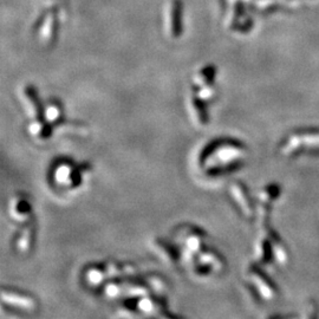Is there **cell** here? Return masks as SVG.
Segmentation results:
<instances>
[{
	"label": "cell",
	"mask_w": 319,
	"mask_h": 319,
	"mask_svg": "<svg viewBox=\"0 0 319 319\" xmlns=\"http://www.w3.org/2000/svg\"><path fill=\"white\" fill-rule=\"evenodd\" d=\"M27 134L31 139L38 141V142H43V141L49 140L51 136L52 125L46 122L44 118H34L28 122Z\"/></svg>",
	"instance_id": "cell-10"
},
{
	"label": "cell",
	"mask_w": 319,
	"mask_h": 319,
	"mask_svg": "<svg viewBox=\"0 0 319 319\" xmlns=\"http://www.w3.org/2000/svg\"><path fill=\"white\" fill-rule=\"evenodd\" d=\"M147 284L149 286L150 291L157 296H162L167 290V282L165 281V279L158 277V275H149L147 278Z\"/></svg>",
	"instance_id": "cell-19"
},
{
	"label": "cell",
	"mask_w": 319,
	"mask_h": 319,
	"mask_svg": "<svg viewBox=\"0 0 319 319\" xmlns=\"http://www.w3.org/2000/svg\"><path fill=\"white\" fill-rule=\"evenodd\" d=\"M214 72L215 71H214V69L211 67L205 68L204 70L198 72V75L195 76V78H194L195 85L204 86V85H207V84H212V81L214 78Z\"/></svg>",
	"instance_id": "cell-20"
},
{
	"label": "cell",
	"mask_w": 319,
	"mask_h": 319,
	"mask_svg": "<svg viewBox=\"0 0 319 319\" xmlns=\"http://www.w3.org/2000/svg\"><path fill=\"white\" fill-rule=\"evenodd\" d=\"M230 193L232 195V199L238 205V207L240 208V211L245 214V216H252L253 209L245 187L240 182H233L230 186Z\"/></svg>",
	"instance_id": "cell-9"
},
{
	"label": "cell",
	"mask_w": 319,
	"mask_h": 319,
	"mask_svg": "<svg viewBox=\"0 0 319 319\" xmlns=\"http://www.w3.org/2000/svg\"><path fill=\"white\" fill-rule=\"evenodd\" d=\"M52 177L57 186L60 188H69L70 186L78 184L81 174L71 162L61 161L53 168Z\"/></svg>",
	"instance_id": "cell-5"
},
{
	"label": "cell",
	"mask_w": 319,
	"mask_h": 319,
	"mask_svg": "<svg viewBox=\"0 0 319 319\" xmlns=\"http://www.w3.org/2000/svg\"><path fill=\"white\" fill-rule=\"evenodd\" d=\"M61 117H63V108L58 101L51 100L43 107V118L51 125L59 123Z\"/></svg>",
	"instance_id": "cell-14"
},
{
	"label": "cell",
	"mask_w": 319,
	"mask_h": 319,
	"mask_svg": "<svg viewBox=\"0 0 319 319\" xmlns=\"http://www.w3.org/2000/svg\"><path fill=\"white\" fill-rule=\"evenodd\" d=\"M21 101H23L24 110L30 119L39 118L43 115V107L39 103V99L36 90L32 86H25L21 91Z\"/></svg>",
	"instance_id": "cell-7"
},
{
	"label": "cell",
	"mask_w": 319,
	"mask_h": 319,
	"mask_svg": "<svg viewBox=\"0 0 319 319\" xmlns=\"http://www.w3.org/2000/svg\"><path fill=\"white\" fill-rule=\"evenodd\" d=\"M35 233L36 226L34 220L25 224L23 228L19 231L16 239V248L20 254H27V253L31 252L35 242Z\"/></svg>",
	"instance_id": "cell-8"
},
{
	"label": "cell",
	"mask_w": 319,
	"mask_h": 319,
	"mask_svg": "<svg viewBox=\"0 0 319 319\" xmlns=\"http://www.w3.org/2000/svg\"><path fill=\"white\" fill-rule=\"evenodd\" d=\"M249 279L253 281V284L257 289H258V292L262 295L264 298H272L273 297V291H272L271 286L268 285L267 279L259 273V271L257 270H251L249 271Z\"/></svg>",
	"instance_id": "cell-15"
},
{
	"label": "cell",
	"mask_w": 319,
	"mask_h": 319,
	"mask_svg": "<svg viewBox=\"0 0 319 319\" xmlns=\"http://www.w3.org/2000/svg\"><path fill=\"white\" fill-rule=\"evenodd\" d=\"M154 249L157 254L161 257L162 260H165L166 263L170 264V265H175L179 260L177 257V251L174 246H172L165 240H157L154 242Z\"/></svg>",
	"instance_id": "cell-13"
},
{
	"label": "cell",
	"mask_w": 319,
	"mask_h": 319,
	"mask_svg": "<svg viewBox=\"0 0 319 319\" xmlns=\"http://www.w3.org/2000/svg\"><path fill=\"white\" fill-rule=\"evenodd\" d=\"M104 268H106L109 278H116L122 274H132L135 271V267L133 265H129V264H123V265H121L117 262H109L104 265Z\"/></svg>",
	"instance_id": "cell-16"
},
{
	"label": "cell",
	"mask_w": 319,
	"mask_h": 319,
	"mask_svg": "<svg viewBox=\"0 0 319 319\" xmlns=\"http://www.w3.org/2000/svg\"><path fill=\"white\" fill-rule=\"evenodd\" d=\"M188 110H189L192 121L198 126H205L207 124L208 118L204 107V102L199 100L198 96H192L188 100Z\"/></svg>",
	"instance_id": "cell-11"
},
{
	"label": "cell",
	"mask_w": 319,
	"mask_h": 319,
	"mask_svg": "<svg viewBox=\"0 0 319 319\" xmlns=\"http://www.w3.org/2000/svg\"><path fill=\"white\" fill-rule=\"evenodd\" d=\"M137 310L140 311L141 313L144 314H156L161 311V307H160L158 303L151 297L144 296L139 298V303H137Z\"/></svg>",
	"instance_id": "cell-17"
},
{
	"label": "cell",
	"mask_w": 319,
	"mask_h": 319,
	"mask_svg": "<svg viewBox=\"0 0 319 319\" xmlns=\"http://www.w3.org/2000/svg\"><path fill=\"white\" fill-rule=\"evenodd\" d=\"M124 292H125V285L117 280H112V281L107 282L103 289L104 296H106L108 299L118 298V297Z\"/></svg>",
	"instance_id": "cell-18"
},
{
	"label": "cell",
	"mask_w": 319,
	"mask_h": 319,
	"mask_svg": "<svg viewBox=\"0 0 319 319\" xmlns=\"http://www.w3.org/2000/svg\"><path fill=\"white\" fill-rule=\"evenodd\" d=\"M242 155L244 149L239 143L231 141L216 142L205 153L201 166L207 173L227 170L228 167L234 166Z\"/></svg>",
	"instance_id": "cell-1"
},
{
	"label": "cell",
	"mask_w": 319,
	"mask_h": 319,
	"mask_svg": "<svg viewBox=\"0 0 319 319\" xmlns=\"http://www.w3.org/2000/svg\"><path fill=\"white\" fill-rule=\"evenodd\" d=\"M7 212L11 219L19 225H25L32 221L31 201L24 194H16L10 199Z\"/></svg>",
	"instance_id": "cell-4"
},
{
	"label": "cell",
	"mask_w": 319,
	"mask_h": 319,
	"mask_svg": "<svg viewBox=\"0 0 319 319\" xmlns=\"http://www.w3.org/2000/svg\"><path fill=\"white\" fill-rule=\"evenodd\" d=\"M108 273L106 271V268L101 267V266H89L84 271V280L86 282V285H89L90 288L95 289L100 288L103 284H106Z\"/></svg>",
	"instance_id": "cell-12"
},
{
	"label": "cell",
	"mask_w": 319,
	"mask_h": 319,
	"mask_svg": "<svg viewBox=\"0 0 319 319\" xmlns=\"http://www.w3.org/2000/svg\"><path fill=\"white\" fill-rule=\"evenodd\" d=\"M197 265L195 271L198 274H211L217 273L224 268V263L221 260L220 256L216 252L211 251H201L197 257Z\"/></svg>",
	"instance_id": "cell-6"
},
{
	"label": "cell",
	"mask_w": 319,
	"mask_h": 319,
	"mask_svg": "<svg viewBox=\"0 0 319 319\" xmlns=\"http://www.w3.org/2000/svg\"><path fill=\"white\" fill-rule=\"evenodd\" d=\"M215 88L212 84H207L204 86H200V90H198L197 96L198 99L202 101L204 103H208L215 97Z\"/></svg>",
	"instance_id": "cell-21"
},
{
	"label": "cell",
	"mask_w": 319,
	"mask_h": 319,
	"mask_svg": "<svg viewBox=\"0 0 319 319\" xmlns=\"http://www.w3.org/2000/svg\"><path fill=\"white\" fill-rule=\"evenodd\" d=\"M2 302L11 309L24 311V312H34L38 306L36 299L31 295L12 289L2 290Z\"/></svg>",
	"instance_id": "cell-3"
},
{
	"label": "cell",
	"mask_w": 319,
	"mask_h": 319,
	"mask_svg": "<svg viewBox=\"0 0 319 319\" xmlns=\"http://www.w3.org/2000/svg\"><path fill=\"white\" fill-rule=\"evenodd\" d=\"M206 235L198 228L192 226L179 227L175 232V241L189 256H198L202 251Z\"/></svg>",
	"instance_id": "cell-2"
}]
</instances>
